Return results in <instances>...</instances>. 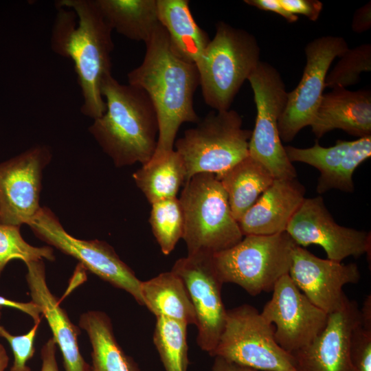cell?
<instances>
[{
    "instance_id": "6da1fadb",
    "label": "cell",
    "mask_w": 371,
    "mask_h": 371,
    "mask_svg": "<svg viewBox=\"0 0 371 371\" xmlns=\"http://www.w3.org/2000/svg\"><path fill=\"white\" fill-rule=\"evenodd\" d=\"M56 5L51 48L72 61L82 96L81 112L95 120L106 111L101 87L112 75L113 30L95 0H60Z\"/></svg>"
},
{
    "instance_id": "7a4b0ae2",
    "label": "cell",
    "mask_w": 371,
    "mask_h": 371,
    "mask_svg": "<svg viewBox=\"0 0 371 371\" xmlns=\"http://www.w3.org/2000/svg\"><path fill=\"white\" fill-rule=\"evenodd\" d=\"M145 45L142 63L128 72L127 78L128 84L143 89L154 105L159 134L152 157H158L174 150L177 133L183 123L200 120L193 105L200 77L195 64L174 52L160 24Z\"/></svg>"
},
{
    "instance_id": "3957f363",
    "label": "cell",
    "mask_w": 371,
    "mask_h": 371,
    "mask_svg": "<svg viewBox=\"0 0 371 371\" xmlns=\"http://www.w3.org/2000/svg\"><path fill=\"white\" fill-rule=\"evenodd\" d=\"M105 112L89 131L117 167L144 164L154 155L159 123L154 105L142 89L119 82L112 75L101 87Z\"/></svg>"
},
{
    "instance_id": "277c9868",
    "label": "cell",
    "mask_w": 371,
    "mask_h": 371,
    "mask_svg": "<svg viewBox=\"0 0 371 371\" xmlns=\"http://www.w3.org/2000/svg\"><path fill=\"white\" fill-rule=\"evenodd\" d=\"M179 200L184 221L182 238L188 255H213L243 239L226 192L216 175L202 172L192 176L184 183Z\"/></svg>"
},
{
    "instance_id": "5b68a950",
    "label": "cell",
    "mask_w": 371,
    "mask_h": 371,
    "mask_svg": "<svg viewBox=\"0 0 371 371\" xmlns=\"http://www.w3.org/2000/svg\"><path fill=\"white\" fill-rule=\"evenodd\" d=\"M254 35L223 21L196 65L204 102L214 111H227L260 60Z\"/></svg>"
},
{
    "instance_id": "8992f818",
    "label": "cell",
    "mask_w": 371,
    "mask_h": 371,
    "mask_svg": "<svg viewBox=\"0 0 371 371\" xmlns=\"http://www.w3.org/2000/svg\"><path fill=\"white\" fill-rule=\"evenodd\" d=\"M196 124L174 144L186 168V181L199 173L220 175L249 155L252 131L243 128L236 111H213Z\"/></svg>"
},
{
    "instance_id": "52a82bcc",
    "label": "cell",
    "mask_w": 371,
    "mask_h": 371,
    "mask_svg": "<svg viewBox=\"0 0 371 371\" xmlns=\"http://www.w3.org/2000/svg\"><path fill=\"white\" fill-rule=\"evenodd\" d=\"M296 244L286 232L247 235L233 247L213 254L221 281L234 283L252 296L272 291L287 274Z\"/></svg>"
},
{
    "instance_id": "ba28073f",
    "label": "cell",
    "mask_w": 371,
    "mask_h": 371,
    "mask_svg": "<svg viewBox=\"0 0 371 371\" xmlns=\"http://www.w3.org/2000/svg\"><path fill=\"white\" fill-rule=\"evenodd\" d=\"M274 328L251 305L227 310L223 330L211 357L262 371H296L293 356L276 341Z\"/></svg>"
},
{
    "instance_id": "9c48e42d",
    "label": "cell",
    "mask_w": 371,
    "mask_h": 371,
    "mask_svg": "<svg viewBox=\"0 0 371 371\" xmlns=\"http://www.w3.org/2000/svg\"><path fill=\"white\" fill-rule=\"evenodd\" d=\"M254 93L257 115L249 144V155L261 163L274 179L297 178L278 133V120L287 102L288 92L278 71L260 61L247 79Z\"/></svg>"
},
{
    "instance_id": "30bf717a",
    "label": "cell",
    "mask_w": 371,
    "mask_h": 371,
    "mask_svg": "<svg viewBox=\"0 0 371 371\" xmlns=\"http://www.w3.org/2000/svg\"><path fill=\"white\" fill-rule=\"evenodd\" d=\"M27 225L41 240L75 258L85 269L112 286L126 291L144 306L142 281L106 242L73 237L47 207H41Z\"/></svg>"
},
{
    "instance_id": "8fae6325",
    "label": "cell",
    "mask_w": 371,
    "mask_h": 371,
    "mask_svg": "<svg viewBox=\"0 0 371 371\" xmlns=\"http://www.w3.org/2000/svg\"><path fill=\"white\" fill-rule=\"evenodd\" d=\"M348 48L344 38L329 35L306 45L302 76L297 87L288 92L286 106L278 120L281 141L291 142L302 128L311 126L324 94L329 67Z\"/></svg>"
},
{
    "instance_id": "7c38bea8",
    "label": "cell",
    "mask_w": 371,
    "mask_h": 371,
    "mask_svg": "<svg viewBox=\"0 0 371 371\" xmlns=\"http://www.w3.org/2000/svg\"><path fill=\"white\" fill-rule=\"evenodd\" d=\"M213 255L198 253L178 259L171 271L184 282L196 315V343L210 356L224 328L227 310L223 302V283L216 271Z\"/></svg>"
},
{
    "instance_id": "4fadbf2b",
    "label": "cell",
    "mask_w": 371,
    "mask_h": 371,
    "mask_svg": "<svg viewBox=\"0 0 371 371\" xmlns=\"http://www.w3.org/2000/svg\"><path fill=\"white\" fill-rule=\"evenodd\" d=\"M271 298L260 312L275 325L274 338L292 354L311 344L326 326L328 314L314 305L296 286L289 274L275 284Z\"/></svg>"
},
{
    "instance_id": "5bb4252c",
    "label": "cell",
    "mask_w": 371,
    "mask_h": 371,
    "mask_svg": "<svg viewBox=\"0 0 371 371\" xmlns=\"http://www.w3.org/2000/svg\"><path fill=\"white\" fill-rule=\"evenodd\" d=\"M286 232L299 246L313 244L322 247L328 259L335 262L370 251V233L337 224L319 196L304 199Z\"/></svg>"
},
{
    "instance_id": "9a60e30c",
    "label": "cell",
    "mask_w": 371,
    "mask_h": 371,
    "mask_svg": "<svg viewBox=\"0 0 371 371\" xmlns=\"http://www.w3.org/2000/svg\"><path fill=\"white\" fill-rule=\"evenodd\" d=\"M45 146H34L0 164V224H28L41 207L42 172L51 159Z\"/></svg>"
},
{
    "instance_id": "2e32d148",
    "label": "cell",
    "mask_w": 371,
    "mask_h": 371,
    "mask_svg": "<svg viewBox=\"0 0 371 371\" xmlns=\"http://www.w3.org/2000/svg\"><path fill=\"white\" fill-rule=\"evenodd\" d=\"M288 274L302 293L328 315L344 307L348 298L343 287L357 283L361 277L356 264L322 259L297 245L293 249Z\"/></svg>"
},
{
    "instance_id": "e0dca14e",
    "label": "cell",
    "mask_w": 371,
    "mask_h": 371,
    "mask_svg": "<svg viewBox=\"0 0 371 371\" xmlns=\"http://www.w3.org/2000/svg\"><path fill=\"white\" fill-rule=\"evenodd\" d=\"M359 320L358 303L348 299L328 315L325 328L311 344L291 354L296 371H349L350 337Z\"/></svg>"
},
{
    "instance_id": "ac0fdd59",
    "label": "cell",
    "mask_w": 371,
    "mask_h": 371,
    "mask_svg": "<svg viewBox=\"0 0 371 371\" xmlns=\"http://www.w3.org/2000/svg\"><path fill=\"white\" fill-rule=\"evenodd\" d=\"M26 281L32 301L36 304L45 317L52 338L61 352L65 371H91V366L80 351L78 337L80 328L70 320L58 298L49 289L43 260L25 263Z\"/></svg>"
},
{
    "instance_id": "d6986e66",
    "label": "cell",
    "mask_w": 371,
    "mask_h": 371,
    "mask_svg": "<svg viewBox=\"0 0 371 371\" xmlns=\"http://www.w3.org/2000/svg\"><path fill=\"white\" fill-rule=\"evenodd\" d=\"M305 192L297 178L274 179L238 221L243 235L267 236L286 232L305 199Z\"/></svg>"
},
{
    "instance_id": "ffe728a7",
    "label": "cell",
    "mask_w": 371,
    "mask_h": 371,
    "mask_svg": "<svg viewBox=\"0 0 371 371\" xmlns=\"http://www.w3.org/2000/svg\"><path fill=\"white\" fill-rule=\"evenodd\" d=\"M311 126L318 139L335 129L359 138L371 135L370 91L336 88L324 93Z\"/></svg>"
},
{
    "instance_id": "44dd1931",
    "label": "cell",
    "mask_w": 371,
    "mask_h": 371,
    "mask_svg": "<svg viewBox=\"0 0 371 371\" xmlns=\"http://www.w3.org/2000/svg\"><path fill=\"white\" fill-rule=\"evenodd\" d=\"M189 4L188 0H157L159 21L171 48L183 60L196 65L211 39L195 21Z\"/></svg>"
},
{
    "instance_id": "7402d4cb",
    "label": "cell",
    "mask_w": 371,
    "mask_h": 371,
    "mask_svg": "<svg viewBox=\"0 0 371 371\" xmlns=\"http://www.w3.org/2000/svg\"><path fill=\"white\" fill-rule=\"evenodd\" d=\"M145 306L156 317H164L196 324L194 309L182 279L173 271L159 273L141 282Z\"/></svg>"
},
{
    "instance_id": "603a6c76",
    "label": "cell",
    "mask_w": 371,
    "mask_h": 371,
    "mask_svg": "<svg viewBox=\"0 0 371 371\" xmlns=\"http://www.w3.org/2000/svg\"><path fill=\"white\" fill-rule=\"evenodd\" d=\"M216 177L226 192L237 221L274 181L270 172L249 155Z\"/></svg>"
},
{
    "instance_id": "cb8c5ba5",
    "label": "cell",
    "mask_w": 371,
    "mask_h": 371,
    "mask_svg": "<svg viewBox=\"0 0 371 371\" xmlns=\"http://www.w3.org/2000/svg\"><path fill=\"white\" fill-rule=\"evenodd\" d=\"M79 327L87 332L91 346V371H140L117 343L111 320L105 313L89 311L82 313Z\"/></svg>"
},
{
    "instance_id": "d4e9b609",
    "label": "cell",
    "mask_w": 371,
    "mask_h": 371,
    "mask_svg": "<svg viewBox=\"0 0 371 371\" xmlns=\"http://www.w3.org/2000/svg\"><path fill=\"white\" fill-rule=\"evenodd\" d=\"M113 30L135 41L146 43L160 24L157 0H95Z\"/></svg>"
},
{
    "instance_id": "484cf974",
    "label": "cell",
    "mask_w": 371,
    "mask_h": 371,
    "mask_svg": "<svg viewBox=\"0 0 371 371\" xmlns=\"http://www.w3.org/2000/svg\"><path fill=\"white\" fill-rule=\"evenodd\" d=\"M137 186L150 204L177 197L186 180L183 159L175 150L151 159L133 175Z\"/></svg>"
},
{
    "instance_id": "4316f807",
    "label": "cell",
    "mask_w": 371,
    "mask_h": 371,
    "mask_svg": "<svg viewBox=\"0 0 371 371\" xmlns=\"http://www.w3.org/2000/svg\"><path fill=\"white\" fill-rule=\"evenodd\" d=\"M187 326L177 320L156 317L153 339L165 371H188Z\"/></svg>"
},
{
    "instance_id": "83f0119b",
    "label": "cell",
    "mask_w": 371,
    "mask_h": 371,
    "mask_svg": "<svg viewBox=\"0 0 371 371\" xmlns=\"http://www.w3.org/2000/svg\"><path fill=\"white\" fill-rule=\"evenodd\" d=\"M150 225L161 252L169 255L183 234L182 208L177 197L151 204Z\"/></svg>"
},
{
    "instance_id": "f1b7e54d",
    "label": "cell",
    "mask_w": 371,
    "mask_h": 371,
    "mask_svg": "<svg viewBox=\"0 0 371 371\" xmlns=\"http://www.w3.org/2000/svg\"><path fill=\"white\" fill-rule=\"evenodd\" d=\"M370 155L371 135L352 141L350 148L335 170L324 178H318L317 192L322 194L332 189H337L352 192L355 190L353 173Z\"/></svg>"
},
{
    "instance_id": "f546056e",
    "label": "cell",
    "mask_w": 371,
    "mask_h": 371,
    "mask_svg": "<svg viewBox=\"0 0 371 371\" xmlns=\"http://www.w3.org/2000/svg\"><path fill=\"white\" fill-rule=\"evenodd\" d=\"M327 74L325 87L345 88L359 82L362 72L371 70V45L365 43L348 48Z\"/></svg>"
},
{
    "instance_id": "4dcf8cb0",
    "label": "cell",
    "mask_w": 371,
    "mask_h": 371,
    "mask_svg": "<svg viewBox=\"0 0 371 371\" xmlns=\"http://www.w3.org/2000/svg\"><path fill=\"white\" fill-rule=\"evenodd\" d=\"M43 258L50 261L55 260L52 247L32 246L23 238L20 227L0 224V276L12 260H21L25 264Z\"/></svg>"
},
{
    "instance_id": "1f68e13d",
    "label": "cell",
    "mask_w": 371,
    "mask_h": 371,
    "mask_svg": "<svg viewBox=\"0 0 371 371\" xmlns=\"http://www.w3.org/2000/svg\"><path fill=\"white\" fill-rule=\"evenodd\" d=\"M352 141L337 140L334 146L324 147L317 141L306 148H300L291 146H284L289 160L308 164L320 172L319 179L330 175L338 166Z\"/></svg>"
},
{
    "instance_id": "d6a6232c",
    "label": "cell",
    "mask_w": 371,
    "mask_h": 371,
    "mask_svg": "<svg viewBox=\"0 0 371 371\" xmlns=\"http://www.w3.org/2000/svg\"><path fill=\"white\" fill-rule=\"evenodd\" d=\"M41 321L34 322L32 328L22 335H13L5 328L0 325V337L4 338L11 347L14 361L10 371H31L27 363L35 352L34 339Z\"/></svg>"
},
{
    "instance_id": "836d02e7",
    "label": "cell",
    "mask_w": 371,
    "mask_h": 371,
    "mask_svg": "<svg viewBox=\"0 0 371 371\" xmlns=\"http://www.w3.org/2000/svg\"><path fill=\"white\" fill-rule=\"evenodd\" d=\"M349 371H371V325L360 320L350 337Z\"/></svg>"
},
{
    "instance_id": "e575fe53",
    "label": "cell",
    "mask_w": 371,
    "mask_h": 371,
    "mask_svg": "<svg viewBox=\"0 0 371 371\" xmlns=\"http://www.w3.org/2000/svg\"><path fill=\"white\" fill-rule=\"evenodd\" d=\"M284 8L289 12L302 14L309 20L316 21L320 14L323 4L317 0H280Z\"/></svg>"
},
{
    "instance_id": "d590c367",
    "label": "cell",
    "mask_w": 371,
    "mask_h": 371,
    "mask_svg": "<svg viewBox=\"0 0 371 371\" xmlns=\"http://www.w3.org/2000/svg\"><path fill=\"white\" fill-rule=\"evenodd\" d=\"M244 2L258 9L275 12L289 23L296 22L299 17L286 10L280 0H245Z\"/></svg>"
},
{
    "instance_id": "8d00e7d4",
    "label": "cell",
    "mask_w": 371,
    "mask_h": 371,
    "mask_svg": "<svg viewBox=\"0 0 371 371\" xmlns=\"http://www.w3.org/2000/svg\"><path fill=\"white\" fill-rule=\"evenodd\" d=\"M0 306H6L21 311L30 316L34 322L41 321L43 317L39 306L32 300L30 302H20L0 295Z\"/></svg>"
},
{
    "instance_id": "74e56055",
    "label": "cell",
    "mask_w": 371,
    "mask_h": 371,
    "mask_svg": "<svg viewBox=\"0 0 371 371\" xmlns=\"http://www.w3.org/2000/svg\"><path fill=\"white\" fill-rule=\"evenodd\" d=\"M56 344L53 338H49L41 350L42 361L41 371H59L56 358Z\"/></svg>"
},
{
    "instance_id": "f35d334b",
    "label": "cell",
    "mask_w": 371,
    "mask_h": 371,
    "mask_svg": "<svg viewBox=\"0 0 371 371\" xmlns=\"http://www.w3.org/2000/svg\"><path fill=\"white\" fill-rule=\"evenodd\" d=\"M371 27V2L358 8L353 16L352 29L356 33L368 31Z\"/></svg>"
},
{
    "instance_id": "ab89813d",
    "label": "cell",
    "mask_w": 371,
    "mask_h": 371,
    "mask_svg": "<svg viewBox=\"0 0 371 371\" xmlns=\"http://www.w3.org/2000/svg\"><path fill=\"white\" fill-rule=\"evenodd\" d=\"M210 371H262L240 366L215 357Z\"/></svg>"
},
{
    "instance_id": "60d3db41",
    "label": "cell",
    "mask_w": 371,
    "mask_h": 371,
    "mask_svg": "<svg viewBox=\"0 0 371 371\" xmlns=\"http://www.w3.org/2000/svg\"><path fill=\"white\" fill-rule=\"evenodd\" d=\"M9 362V357L3 346L0 344V371H5Z\"/></svg>"
},
{
    "instance_id": "b9f144b4",
    "label": "cell",
    "mask_w": 371,
    "mask_h": 371,
    "mask_svg": "<svg viewBox=\"0 0 371 371\" xmlns=\"http://www.w3.org/2000/svg\"><path fill=\"white\" fill-rule=\"evenodd\" d=\"M1 308H2V307L0 306V318H1Z\"/></svg>"
}]
</instances>
